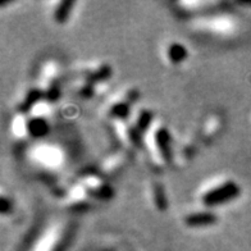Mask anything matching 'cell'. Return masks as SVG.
<instances>
[{
	"instance_id": "cell-1",
	"label": "cell",
	"mask_w": 251,
	"mask_h": 251,
	"mask_svg": "<svg viewBox=\"0 0 251 251\" xmlns=\"http://www.w3.org/2000/svg\"><path fill=\"white\" fill-rule=\"evenodd\" d=\"M31 162L48 171H56L64 164V151L59 145L51 142H37L28 151Z\"/></svg>"
},
{
	"instance_id": "cell-2",
	"label": "cell",
	"mask_w": 251,
	"mask_h": 251,
	"mask_svg": "<svg viewBox=\"0 0 251 251\" xmlns=\"http://www.w3.org/2000/svg\"><path fill=\"white\" fill-rule=\"evenodd\" d=\"M237 20L228 13L210 14L194 21V27L202 32L217 36H231L237 31Z\"/></svg>"
},
{
	"instance_id": "cell-3",
	"label": "cell",
	"mask_w": 251,
	"mask_h": 251,
	"mask_svg": "<svg viewBox=\"0 0 251 251\" xmlns=\"http://www.w3.org/2000/svg\"><path fill=\"white\" fill-rule=\"evenodd\" d=\"M236 186L227 179H214L208 185H205L201 191V198L204 204H214L228 200L229 196H235Z\"/></svg>"
},
{
	"instance_id": "cell-4",
	"label": "cell",
	"mask_w": 251,
	"mask_h": 251,
	"mask_svg": "<svg viewBox=\"0 0 251 251\" xmlns=\"http://www.w3.org/2000/svg\"><path fill=\"white\" fill-rule=\"evenodd\" d=\"M146 142H148V149L156 162L162 163L163 160H165L168 135L164 128L158 126V123L152 122V125L149 127L146 133Z\"/></svg>"
},
{
	"instance_id": "cell-5",
	"label": "cell",
	"mask_w": 251,
	"mask_h": 251,
	"mask_svg": "<svg viewBox=\"0 0 251 251\" xmlns=\"http://www.w3.org/2000/svg\"><path fill=\"white\" fill-rule=\"evenodd\" d=\"M63 237V225L60 223H53L40 235L35 245H33L32 251H54L56 246L59 245L60 240Z\"/></svg>"
},
{
	"instance_id": "cell-6",
	"label": "cell",
	"mask_w": 251,
	"mask_h": 251,
	"mask_svg": "<svg viewBox=\"0 0 251 251\" xmlns=\"http://www.w3.org/2000/svg\"><path fill=\"white\" fill-rule=\"evenodd\" d=\"M59 67L55 62H48L44 64L40 73V86L43 91H53L58 81Z\"/></svg>"
},
{
	"instance_id": "cell-7",
	"label": "cell",
	"mask_w": 251,
	"mask_h": 251,
	"mask_svg": "<svg viewBox=\"0 0 251 251\" xmlns=\"http://www.w3.org/2000/svg\"><path fill=\"white\" fill-rule=\"evenodd\" d=\"M10 128H12V133H13L14 137L20 140L26 139L27 136L31 133L30 123H28V121H27L24 114H17L14 117L13 121H12V125H10Z\"/></svg>"
},
{
	"instance_id": "cell-8",
	"label": "cell",
	"mask_w": 251,
	"mask_h": 251,
	"mask_svg": "<svg viewBox=\"0 0 251 251\" xmlns=\"http://www.w3.org/2000/svg\"><path fill=\"white\" fill-rule=\"evenodd\" d=\"M186 56V49L181 44L173 43L171 44L165 50V58L171 63H179Z\"/></svg>"
},
{
	"instance_id": "cell-9",
	"label": "cell",
	"mask_w": 251,
	"mask_h": 251,
	"mask_svg": "<svg viewBox=\"0 0 251 251\" xmlns=\"http://www.w3.org/2000/svg\"><path fill=\"white\" fill-rule=\"evenodd\" d=\"M219 126V121L217 117H212L208 119V123H205V132L206 135H214L217 132V127Z\"/></svg>"
}]
</instances>
